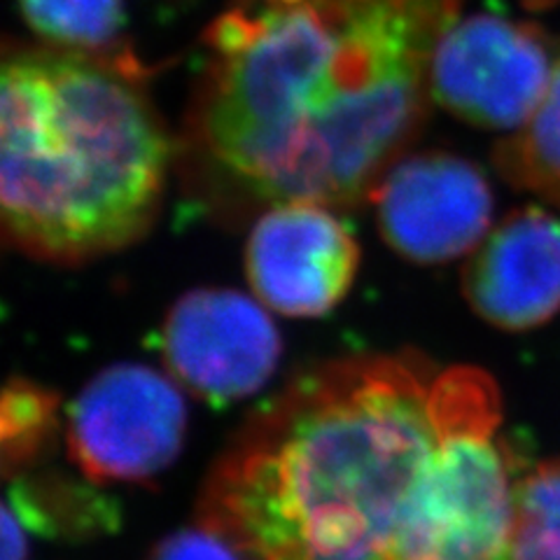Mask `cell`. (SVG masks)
Listing matches in <instances>:
<instances>
[{"instance_id": "14", "label": "cell", "mask_w": 560, "mask_h": 560, "mask_svg": "<svg viewBox=\"0 0 560 560\" xmlns=\"http://www.w3.org/2000/svg\"><path fill=\"white\" fill-rule=\"evenodd\" d=\"M90 486L68 479H26L14 488V512L24 525H33L47 535H82L108 528L113 504Z\"/></svg>"}, {"instance_id": "17", "label": "cell", "mask_w": 560, "mask_h": 560, "mask_svg": "<svg viewBox=\"0 0 560 560\" xmlns=\"http://www.w3.org/2000/svg\"><path fill=\"white\" fill-rule=\"evenodd\" d=\"M26 556L24 521L8 504L0 502V560H26Z\"/></svg>"}, {"instance_id": "1", "label": "cell", "mask_w": 560, "mask_h": 560, "mask_svg": "<svg viewBox=\"0 0 560 560\" xmlns=\"http://www.w3.org/2000/svg\"><path fill=\"white\" fill-rule=\"evenodd\" d=\"M460 0H241L206 31L197 136L261 201L358 206L423 129Z\"/></svg>"}, {"instance_id": "13", "label": "cell", "mask_w": 560, "mask_h": 560, "mask_svg": "<svg viewBox=\"0 0 560 560\" xmlns=\"http://www.w3.org/2000/svg\"><path fill=\"white\" fill-rule=\"evenodd\" d=\"M59 425V397L28 378L0 388V477L20 475L47 448Z\"/></svg>"}, {"instance_id": "11", "label": "cell", "mask_w": 560, "mask_h": 560, "mask_svg": "<svg viewBox=\"0 0 560 560\" xmlns=\"http://www.w3.org/2000/svg\"><path fill=\"white\" fill-rule=\"evenodd\" d=\"M493 164L512 187L560 208V55L533 117L500 140Z\"/></svg>"}, {"instance_id": "4", "label": "cell", "mask_w": 560, "mask_h": 560, "mask_svg": "<svg viewBox=\"0 0 560 560\" xmlns=\"http://www.w3.org/2000/svg\"><path fill=\"white\" fill-rule=\"evenodd\" d=\"M430 407L436 440L388 560H506L521 475L500 440L498 385L477 366H451L436 372Z\"/></svg>"}, {"instance_id": "6", "label": "cell", "mask_w": 560, "mask_h": 560, "mask_svg": "<svg viewBox=\"0 0 560 560\" xmlns=\"http://www.w3.org/2000/svg\"><path fill=\"white\" fill-rule=\"evenodd\" d=\"M549 33L510 16L453 20L430 59V96L471 127L512 131L545 96L553 66Z\"/></svg>"}, {"instance_id": "12", "label": "cell", "mask_w": 560, "mask_h": 560, "mask_svg": "<svg viewBox=\"0 0 560 560\" xmlns=\"http://www.w3.org/2000/svg\"><path fill=\"white\" fill-rule=\"evenodd\" d=\"M26 24L61 49L101 57L125 28V0H20Z\"/></svg>"}, {"instance_id": "9", "label": "cell", "mask_w": 560, "mask_h": 560, "mask_svg": "<svg viewBox=\"0 0 560 560\" xmlns=\"http://www.w3.org/2000/svg\"><path fill=\"white\" fill-rule=\"evenodd\" d=\"M360 248L320 203H276L245 245V276L259 304L285 318H320L355 283Z\"/></svg>"}, {"instance_id": "8", "label": "cell", "mask_w": 560, "mask_h": 560, "mask_svg": "<svg viewBox=\"0 0 560 560\" xmlns=\"http://www.w3.org/2000/svg\"><path fill=\"white\" fill-rule=\"evenodd\" d=\"M372 199L385 243L416 265H444L475 250L495 210L486 173L453 152H420L395 162Z\"/></svg>"}, {"instance_id": "5", "label": "cell", "mask_w": 560, "mask_h": 560, "mask_svg": "<svg viewBox=\"0 0 560 560\" xmlns=\"http://www.w3.org/2000/svg\"><path fill=\"white\" fill-rule=\"evenodd\" d=\"M185 434L183 388L138 362H119L96 374L66 418L70 460L96 486L156 479L180 455Z\"/></svg>"}, {"instance_id": "3", "label": "cell", "mask_w": 560, "mask_h": 560, "mask_svg": "<svg viewBox=\"0 0 560 560\" xmlns=\"http://www.w3.org/2000/svg\"><path fill=\"white\" fill-rule=\"evenodd\" d=\"M171 145L131 68L0 49V241L47 261L110 255L160 210Z\"/></svg>"}, {"instance_id": "7", "label": "cell", "mask_w": 560, "mask_h": 560, "mask_svg": "<svg viewBox=\"0 0 560 560\" xmlns=\"http://www.w3.org/2000/svg\"><path fill=\"white\" fill-rule=\"evenodd\" d=\"M168 376L210 405L259 393L283 353L267 306L226 288H199L175 302L160 331Z\"/></svg>"}, {"instance_id": "18", "label": "cell", "mask_w": 560, "mask_h": 560, "mask_svg": "<svg viewBox=\"0 0 560 560\" xmlns=\"http://www.w3.org/2000/svg\"><path fill=\"white\" fill-rule=\"evenodd\" d=\"M521 3L528 10H549V8L560 5V0H521Z\"/></svg>"}, {"instance_id": "2", "label": "cell", "mask_w": 560, "mask_h": 560, "mask_svg": "<svg viewBox=\"0 0 560 560\" xmlns=\"http://www.w3.org/2000/svg\"><path fill=\"white\" fill-rule=\"evenodd\" d=\"M434 376L413 353L294 376L208 471L197 521L245 560H388L436 440Z\"/></svg>"}, {"instance_id": "15", "label": "cell", "mask_w": 560, "mask_h": 560, "mask_svg": "<svg viewBox=\"0 0 560 560\" xmlns=\"http://www.w3.org/2000/svg\"><path fill=\"white\" fill-rule=\"evenodd\" d=\"M506 560H560V458L518 477L516 528Z\"/></svg>"}, {"instance_id": "10", "label": "cell", "mask_w": 560, "mask_h": 560, "mask_svg": "<svg viewBox=\"0 0 560 560\" xmlns=\"http://www.w3.org/2000/svg\"><path fill=\"white\" fill-rule=\"evenodd\" d=\"M463 292L481 320L528 331L560 313V218L541 206L516 208L469 253Z\"/></svg>"}, {"instance_id": "16", "label": "cell", "mask_w": 560, "mask_h": 560, "mask_svg": "<svg viewBox=\"0 0 560 560\" xmlns=\"http://www.w3.org/2000/svg\"><path fill=\"white\" fill-rule=\"evenodd\" d=\"M145 560H245V556L224 535L197 521L164 537Z\"/></svg>"}]
</instances>
